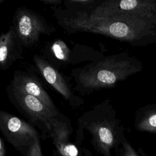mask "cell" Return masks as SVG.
<instances>
[{
  "mask_svg": "<svg viewBox=\"0 0 156 156\" xmlns=\"http://www.w3.org/2000/svg\"><path fill=\"white\" fill-rule=\"evenodd\" d=\"M58 25L69 35L88 32L102 35L132 46L156 43V22L133 18L91 17L66 6L50 7Z\"/></svg>",
  "mask_w": 156,
  "mask_h": 156,
  "instance_id": "cell-1",
  "label": "cell"
},
{
  "mask_svg": "<svg viewBox=\"0 0 156 156\" xmlns=\"http://www.w3.org/2000/svg\"><path fill=\"white\" fill-rule=\"evenodd\" d=\"M143 69L142 62L126 51L104 55L71 71V77L75 83L73 90L84 96L113 88Z\"/></svg>",
  "mask_w": 156,
  "mask_h": 156,
  "instance_id": "cell-2",
  "label": "cell"
},
{
  "mask_svg": "<svg viewBox=\"0 0 156 156\" xmlns=\"http://www.w3.org/2000/svg\"><path fill=\"white\" fill-rule=\"evenodd\" d=\"M81 126L86 127L94 135L107 156L110 151L121 144L124 128L117 117L116 111L109 98H106L84 112L78 119Z\"/></svg>",
  "mask_w": 156,
  "mask_h": 156,
  "instance_id": "cell-3",
  "label": "cell"
},
{
  "mask_svg": "<svg viewBox=\"0 0 156 156\" xmlns=\"http://www.w3.org/2000/svg\"><path fill=\"white\" fill-rule=\"evenodd\" d=\"M24 48L38 43L42 35H51L55 28L38 12L26 7H18L14 13L12 24Z\"/></svg>",
  "mask_w": 156,
  "mask_h": 156,
  "instance_id": "cell-4",
  "label": "cell"
},
{
  "mask_svg": "<svg viewBox=\"0 0 156 156\" xmlns=\"http://www.w3.org/2000/svg\"><path fill=\"white\" fill-rule=\"evenodd\" d=\"M6 93L15 108L32 122H41L51 127L54 118L61 113L52 110L38 99L16 90L10 84L6 88Z\"/></svg>",
  "mask_w": 156,
  "mask_h": 156,
  "instance_id": "cell-5",
  "label": "cell"
},
{
  "mask_svg": "<svg viewBox=\"0 0 156 156\" xmlns=\"http://www.w3.org/2000/svg\"><path fill=\"white\" fill-rule=\"evenodd\" d=\"M32 58L35 66L43 78L68 102L71 107L78 108L84 104V99L74 91L69 79L66 78L43 57L35 54Z\"/></svg>",
  "mask_w": 156,
  "mask_h": 156,
  "instance_id": "cell-6",
  "label": "cell"
},
{
  "mask_svg": "<svg viewBox=\"0 0 156 156\" xmlns=\"http://www.w3.org/2000/svg\"><path fill=\"white\" fill-rule=\"evenodd\" d=\"M51 58L60 65H76L91 62L102 58L103 53L87 45L75 44L71 49L63 40L57 38L49 45Z\"/></svg>",
  "mask_w": 156,
  "mask_h": 156,
  "instance_id": "cell-7",
  "label": "cell"
},
{
  "mask_svg": "<svg viewBox=\"0 0 156 156\" xmlns=\"http://www.w3.org/2000/svg\"><path fill=\"white\" fill-rule=\"evenodd\" d=\"M10 85L18 91L38 99L52 110L58 111L41 82L31 74L20 70L15 71Z\"/></svg>",
  "mask_w": 156,
  "mask_h": 156,
  "instance_id": "cell-8",
  "label": "cell"
},
{
  "mask_svg": "<svg viewBox=\"0 0 156 156\" xmlns=\"http://www.w3.org/2000/svg\"><path fill=\"white\" fill-rule=\"evenodd\" d=\"M24 46L11 24L0 35V70L8 69L14 62L24 58Z\"/></svg>",
  "mask_w": 156,
  "mask_h": 156,
  "instance_id": "cell-9",
  "label": "cell"
},
{
  "mask_svg": "<svg viewBox=\"0 0 156 156\" xmlns=\"http://www.w3.org/2000/svg\"><path fill=\"white\" fill-rule=\"evenodd\" d=\"M134 126L140 132L156 133V104L140 107L135 113Z\"/></svg>",
  "mask_w": 156,
  "mask_h": 156,
  "instance_id": "cell-10",
  "label": "cell"
},
{
  "mask_svg": "<svg viewBox=\"0 0 156 156\" xmlns=\"http://www.w3.org/2000/svg\"><path fill=\"white\" fill-rule=\"evenodd\" d=\"M121 144L122 146V156H138L125 136L122 137Z\"/></svg>",
  "mask_w": 156,
  "mask_h": 156,
  "instance_id": "cell-11",
  "label": "cell"
},
{
  "mask_svg": "<svg viewBox=\"0 0 156 156\" xmlns=\"http://www.w3.org/2000/svg\"><path fill=\"white\" fill-rule=\"evenodd\" d=\"M63 151L66 155L69 156H77L78 154L76 147L73 144H68L66 146Z\"/></svg>",
  "mask_w": 156,
  "mask_h": 156,
  "instance_id": "cell-12",
  "label": "cell"
},
{
  "mask_svg": "<svg viewBox=\"0 0 156 156\" xmlns=\"http://www.w3.org/2000/svg\"><path fill=\"white\" fill-rule=\"evenodd\" d=\"M40 1L44 4L50 5L51 7L59 6L63 3V1L62 0H40Z\"/></svg>",
  "mask_w": 156,
  "mask_h": 156,
  "instance_id": "cell-13",
  "label": "cell"
},
{
  "mask_svg": "<svg viewBox=\"0 0 156 156\" xmlns=\"http://www.w3.org/2000/svg\"><path fill=\"white\" fill-rule=\"evenodd\" d=\"M4 0H0V4H2V2H4Z\"/></svg>",
  "mask_w": 156,
  "mask_h": 156,
  "instance_id": "cell-14",
  "label": "cell"
}]
</instances>
